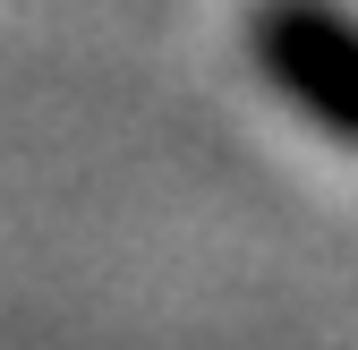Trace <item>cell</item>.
<instances>
[{
    "instance_id": "1",
    "label": "cell",
    "mask_w": 358,
    "mask_h": 350,
    "mask_svg": "<svg viewBox=\"0 0 358 350\" xmlns=\"http://www.w3.org/2000/svg\"><path fill=\"white\" fill-rule=\"evenodd\" d=\"M248 60L290 120L358 154V9L350 0H256Z\"/></svg>"
}]
</instances>
